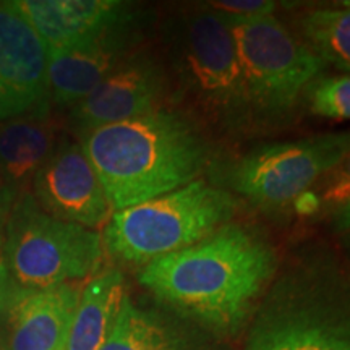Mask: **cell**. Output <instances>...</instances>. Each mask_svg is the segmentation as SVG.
Returning <instances> with one entry per match:
<instances>
[{"instance_id":"1","label":"cell","mask_w":350,"mask_h":350,"mask_svg":"<svg viewBox=\"0 0 350 350\" xmlns=\"http://www.w3.org/2000/svg\"><path fill=\"white\" fill-rule=\"evenodd\" d=\"M278 271L273 243L252 226L229 222L191 247L148 262L138 282L169 312L217 338H234Z\"/></svg>"},{"instance_id":"2","label":"cell","mask_w":350,"mask_h":350,"mask_svg":"<svg viewBox=\"0 0 350 350\" xmlns=\"http://www.w3.org/2000/svg\"><path fill=\"white\" fill-rule=\"evenodd\" d=\"M80 138L112 213L198 180L213 161L206 129L182 111L161 109Z\"/></svg>"},{"instance_id":"3","label":"cell","mask_w":350,"mask_h":350,"mask_svg":"<svg viewBox=\"0 0 350 350\" xmlns=\"http://www.w3.org/2000/svg\"><path fill=\"white\" fill-rule=\"evenodd\" d=\"M252 318L243 350H350L347 282L334 255L297 253Z\"/></svg>"},{"instance_id":"4","label":"cell","mask_w":350,"mask_h":350,"mask_svg":"<svg viewBox=\"0 0 350 350\" xmlns=\"http://www.w3.org/2000/svg\"><path fill=\"white\" fill-rule=\"evenodd\" d=\"M98 230L44 213L29 191L13 201L0 252V318L26 295L98 273L103 261Z\"/></svg>"},{"instance_id":"5","label":"cell","mask_w":350,"mask_h":350,"mask_svg":"<svg viewBox=\"0 0 350 350\" xmlns=\"http://www.w3.org/2000/svg\"><path fill=\"white\" fill-rule=\"evenodd\" d=\"M169 78L206 129L237 133L253 124L234 38L226 20L203 10L172 21L165 31Z\"/></svg>"},{"instance_id":"6","label":"cell","mask_w":350,"mask_h":350,"mask_svg":"<svg viewBox=\"0 0 350 350\" xmlns=\"http://www.w3.org/2000/svg\"><path fill=\"white\" fill-rule=\"evenodd\" d=\"M237 203L224 188L203 178L154 200L112 213L104 226V252L133 266L201 242L232 222Z\"/></svg>"},{"instance_id":"7","label":"cell","mask_w":350,"mask_h":350,"mask_svg":"<svg viewBox=\"0 0 350 350\" xmlns=\"http://www.w3.org/2000/svg\"><path fill=\"white\" fill-rule=\"evenodd\" d=\"M222 18L234 38L253 120L291 111L326 65L274 15Z\"/></svg>"},{"instance_id":"8","label":"cell","mask_w":350,"mask_h":350,"mask_svg":"<svg viewBox=\"0 0 350 350\" xmlns=\"http://www.w3.org/2000/svg\"><path fill=\"white\" fill-rule=\"evenodd\" d=\"M349 135L327 133L253 148L226 170V183L262 208H282L347 159Z\"/></svg>"},{"instance_id":"9","label":"cell","mask_w":350,"mask_h":350,"mask_svg":"<svg viewBox=\"0 0 350 350\" xmlns=\"http://www.w3.org/2000/svg\"><path fill=\"white\" fill-rule=\"evenodd\" d=\"M170 88L172 81L163 60L148 51H138L70 107L68 122L78 137H83L100 126L137 119L165 109Z\"/></svg>"},{"instance_id":"10","label":"cell","mask_w":350,"mask_h":350,"mask_svg":"<svg viewBox=\"0 0 350 350\" xmlns=\"http://www.w3.org/2000/svg\"><path fill=\"white\" fill-rule=\"evenodd\" d=\"M150 20L138 10L104 33L64 51H47V99L73 107L109 73L138 52Z\"/></svg>"},{"instance_id":"11","label":"cell","mask_w":350,"mask_h":350,"mask_svg":"<svg viewBox=\"0 0 350 350\" xmlns=\"http://www.w3.org/2000/svg\"><path fill=\"white\" fill-rule=\"evenodd\" d=\"M33 198L49 216L96 230L112 216L98 172L80 142L62 138L33 180Z\"/></svg>"},{"instance_id":"12","label":"cell","mask_w":350,"mask_h":350,"mask_svg":"<svg viewBox=\"0 0 350 350\" xmlns=\"http://www.w3.org/2000/svg\"><path fill=\"white\" fill-rule=\"evenodd\" d=\"M44 106L47 46L16 2H0V122Z\"/></svg>"},{"instance_id":"13","label":"cell","mask_w":350,"mask_h":350,"mask_svg":"<svg viewBox=\"0 0 350 350\" xmlns=\"http://www.w3.org/2000/svg\"><path fill=\"white\" fill-rule=\"evenodd\" d=\"M217 336L159 306L126 295L100 350H226Z\"/></svg>"},{"instance_id":"14","label":"cell","mask_w":350,"mask_h":350,"mask_svg":"<svg viewBox=\"0 0 350 350\" xmlns=\"http://www.w3.org/2000/svg\"><path fill=\"white\" fill-rule=\"evenodd\" d=\"M16 5L47 51L90 41L137 10L120 0H21Z\"/></svg>"},{"instance_id":"15","label":"cell","mask_w":350,"mask_h":350,"mask_svg":"<svg viewBox=\"0 0 350 350\" xmlns=\"http://www.w3.org/2000/svg\"><path fill=\"white\" fill-rule=\"evenodd\" d=\"M81 282L34 292L7 313L8 350H65Z\"/></svg>"},{"instance_id":"16","label":"cell","mask_w":350,"mask_h":350,"mask_svg":"<svg viewBox=\"0 0 350 350\" xmlns=\"http://www.w3.org/2000/svg\"><path fill=\"white\" fill-rule=\"evenodd\" d=\"M59 142L49 106L0 124V183L13 196L23 193Z\"/></svg>"},{"instance_id":"17","label":"cell","mask_w":350,"mask_h":350,"mask_svg":"<svg viewBox=\"0 0 350 350\" xmlns=\"http://www.w3.org/2000/svg\"><path fill=\"white\" fill-rule=\"evenodd\" d=\"M125 297L120 269L107 268L91 275L81 288L65 350H100L111 334Z\"/></svg>"},{"instance_id":"18","label":"cell","mask_w":350,"mask_h":350,"mask_svg":"<svg viewBox=\"0 0 350 350\" xmlns=\"http://www.w3.org/2000/svg\"><path fill=\"white\" fill-rule=\"evenodd\" d=\"M300 41L325 65L340 73L350 68V10L345 7L314 8L299 21Z\"/></svg>"},{"instance_id":"19","label":"cell","mask_w":350,"mask_h":350,"mask_svg":"<svg viewBox=\"0 0 350 350\" xmlns=\"http://www.w3.org/2000/svg\"><path fill=\"white\" fill-rule=\"evenodd\" d=\"M310 111L325 119L344 122L350 117V78L349 73L314 78L305 88ZM304 91V93H305Z\"/></svg>"},{"instance_id":"20","label":"cell","mask_w":350,"mask_h":350,"mask_svg":"<svg viewBox=\"0 0 350 350\" xmlns=\"http://www.w3.org/2000/svg\"><path fill=\"white\" fill-rule=\"evenodd\" d=\"M209 10L227 16V18H255V16L273 15L275 2L266 0H224V2H209Z\"/></svg>"},{"instance_id":"21","label":"cell","mask_w":350,"mask_h":350,"mask_svg":"<svg viewBox=\"0 0 350 350\" xmlns=\"http://www.w3.org/2000/svg\"><path fill=\"white\" fill-rule=\"evenodd\" d=\"M319 204H321V201H319L318 195L312 190L304 191V193L299 195L294 200L295 211L299 214H304V216H308V214L317 213L319 209Z\"/></svg>"},{"instance_id":"22","label":"cell","mask_w":350,"mask_h":350,"mask_svg":"<svg viewBox=\"0 0 350 350\" xmlns=\"http://www.w3.org/2000/svg\"><path fill=\"white\" fill-rule=\"evenodd\" d=\"M16 200V196H13L10 191H7L5 188L0 183V222H7L8 211H10L13 201Z\"/></svg>"},{"instance_id":"23","label":"cell","mask_w":350,"mask_h":350,"mask_svg":"<svg viewBox=\"0 0 350 350\" xmlns=\"http://www.w3.org/2000/svg\"><path fill=\"white\" fill-rule=\"evenodd\" d=\"M327 198L338 200V201L345 200V203H347V200H349V177L347 175H345L344 178H340V180L331 188V191L327 193Z\"/></svg>"}]
</instances>
